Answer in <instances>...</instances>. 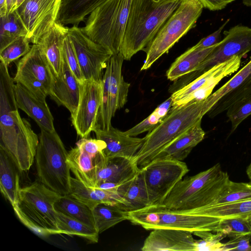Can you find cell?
I'll use <instances>...</instances> for the list:
<instances>
[{"mask_svg": "<svg viewBox=\"0 0 251 251\" xmlns=\"http://www.w3.org/2000/svg\"><path fill=\"white\" fill-rule=\"evenodd\" d=\"M79 86V102L76 110L71 114V120L77 134L87 138L96 126L101 101L102 83L84 80Z\"/></svg>", "mask_w": 251, "mask_h": 251, "instance_id": "16", "label": "cell"}, {"mask_svg": "<svg viewBox=\"0 0 251 251\" xmlns=\"http://www.w3.org/2000/svg\"><path fill=\"white\" fill-rule=\"evenodd\" d=\"M207 113L204 100L171 108L161 123L144 137L145 141L134 161L140 169L144 167L171 142L201 121Z\"/></svg>", "mask_w": 251, "mask_h": 251, "instance_id": "3", "label": "cell"}, {"mask_svg": "<svg viewBox=\"0 0 251 251\" xmlns=\"http://www.w3.org/2000/svg\"><path fill=\"white\" fill-rule=\"evenodd\" d=\"M67 28L63 34L62 40V52L71 70L75 75L79 83L84 80L79 63L72 43L68 34Z\"/></svg>", "mask_w": 251, "mask_h": 251, "instance_id": "40", "label": "cell"}, {"mask_svg": "<svg viewBox=\"0 0 251 251\" xmlns=\"http://www.w3.org/2000/svg\"><path fill=\"white\" fill-rule=\"evenodd\" d=\"M203 8L211 11L220 10L235 0H198Z\"/></svg>", "mask_w": 251, "mask_h": 251, "instance_id": "46", "label": "cell"}, {"mask_svg": "<svg viewBox=\"0 0 251 251\" xmlns=\"http://www.w3.org/2000/svg\"><path fill=\"white\" fill-rule=\"evenodd\" d=\"M15 93L18 108L31 118L40 129L55 130L53 118L46 100L38 99L20 83L15 84Z\"/></svg>", "mask_w": 251, "mask_h": 251, "instance_id": "21", "label": "cell"}, {"mask_svg": "<svg viewBox=\"0 0 251 251\" xmlns=\"http://www.w3.org/2000/svg\"><path fill=\"white\" fill-rule=\"evenodd\" d=\"M7 13L6 0H0V16H4Z\"/></svg>", "mask_w": 251, "mask_h": 251, "instance_id": "47", "label": "cell"}, {"mask_svg": "<svg viewBox=\"0 0 251 251\" xmlns=\"http://www.w3.org/2000/svg\"><path fill=\"white\" fill-rule=\"evenodd\" d=\"M16 1L17 0H13L12 1V6H11V10L13 8V7L14 6L16 2Z\"/></svg>", "mask_w": 251, "mask_h": 251, "instance_id": "50", "label": "cell"}, {"mask_svg": "<svg viewBox=\"0 0 251 251\" xmlns=\"http://www.w3.org/2000/svg\"><path fill=\"white\" fill-rule=\"evenodd\" d=\"M132 0H106L86 18L82 28L112 54L120 52Z\"/></svg>", "mask_w": 251, "mask_h": 251, "instance_id": "8", "label": "cell"}, {"mask_svg": "<svg viewBox=\"0 0 251 251\" xmlns=\"http://www.w3.org/2000/svg\"><path fill=\"white\" fill-rule=\"evenodd\" d=\"M251 94V76L239 88L226 95L217 103L218 110L226 111L231 105L243 98Z\"/></svg>", "mask_w": 251, "mask_h": 251, "instance_id": "42", "label": "cell"}, {"mask_svg": "<svg viewBox=\"0 0 251 251\" xmlns=\"http://www.w3.org/2000/svg\"><path fill=\"white\" fill-rule=\"evenodd\" d=\"M127 220L146 230L168 228L190 231L219 232L222 220L205 214L203 206L191 209H171L161 204L126 211Z\"/></svg>", "mask_w": 251, "mask_h": 251, "instance_id": "5", "label": "cell"}, {"mask_svg": "<svg viewBox=\"0 0 251 251\" xmlns=\"http://www.w3.org/2000/svg\"><path fill=\"white\" fill-rule=\"evenodd\" d=\"M226 116L231 124V132L251 115V94L231 105L226 110Z\"/></svg>", "mask_w": 251, "mask_h": 251, "instance_id": "39", "label": "cell"}, {"mask_svg": "<svg viewBox=\"0 0 251 251\" xmlns=\"http://www.w3.org/2000/svg\"><path fill=\"white\" fill-rule=\"evenodd\" d=\"M229 21L227 19L216 31L207 36L201 39L194 47L197 49H205L212 47L219 43L221 40V33L226 25Z\"/></svg>", "mask_w": 251, "mask_h": 251, "instance_id": "45", "label": "cell"}, {"mask_svg": "<svg viewBox=\"0 0 251 251\" xmlns=\"http://www.w3.org/2000/svg\"><path fill=\"white\" fill-rule=\"evenodd\" d=\"M30 41L25 36H22L0 50V62L8 67L9 64L25 55L31 49Z\"/></svg>", "mask_w": 251, "mask_h": 251, "instance_id": "38", "label": "cell"}, {"mask_svg": "<svg viewBox=\"0 0 251 251\" xmlns=\"http://www.w3.org/2000/svg\"><path fill=\"white\" fill-rule=\"evenodd\" d=\"M192 233L184 230L159 228L152 230L144 242L143 251H196Z\"/></svg>", "mask_w": 251, "mask_h": 251, "instance_id": "17", "label": "cell"}, {"mask_svg": "<svg viewBox=\"0 0 251 251\" xmlns=\"http://www.w3.org/2000/svg\"><path fill=\"white\" fill-rule=\"evenodd\" d=\"M220 163L180 180L160 204L171 209L186 210L213 204L230 181Z\"/></svg>", "mask_w": 251, "mask_h": 251, "instance_id": "4", "label": "cell"}, {"mask_svg": "<svg viewBox=\"0 0 251 251\" xmlns=\"http://www.w3.org/2000/svg\"><path fill=\"white\" fill-rule=\"evenodd\" d=\"M35 161L39 181L60 195L70 192V167L67 151L56 132L40 129Z\"/></svg>", "mask_w": 251, "mask_h": 251, "instance_id": "7", "label": "cell"}, {"mask_svg": "<svg viewBox=\"0 0 251 251\" xmlns=\"http://www.w3.org/2000/svg\"><path fill=\"white\" fill-rule=\"evenodd\" d=\"M225 37L211 52L196 68L195 72L176 81L175 86L179 89L214 66L235 56L243 57L251 51V27L238 25L224 31Z\"/></svg>", "mask_w": 251, "mask_h": 251, "instance_id": "12", "label": "cell"}, {"mask_svg": "<svg viewBox=\"0 0 251 251\" xmlns=\"http://www.w3.org/2000/svg\"><path fill=\"white\" fill-rule=\"evenodd\" d=\"M182 0H132L120 50L124 60L145 50Z\"/></svg>", "mask_w": 251, "mask_h": 251, "instance_id": "2", "label": "cell"}, {"mask_svg": "<svg viewBox=\"0 0 251 251\" xmlns=\"http://www.w3.org/2000/svg\"><path fill=\"white\" fill-rule=\"evenodd\" d=\"M251 236L248 235L229 238L227 242L224 243L223 251H251Z\"/></svg>", "mask_w": 251, "mask_h": 251, "instance_id": "44", "label": "cell"}, {"mask_svg": "<svg viewBox=\"0 0 251 251\" xmlns=\"http://www.w3.org/2000/svg\"><path fill=\"white\" fill-rule=\"evenodd\" d=\"M80 150L86 152L91 156L96 157L99 154L102 152L106 148L105 143L98 139H87L81 138L76 143Z\"/></svg>", "mask_w": 251, "mask_h": 251, "instance_id": "43", "label": "cell"}, {"mask_svg": "<svg viewBox=\"0 0 251 251\" xmlns=\"http://www.w3.org/2000/svg\"><path fill=\"white\" fill-rule=\"evenodd\" d=\"M57 217L60 234L77 236L93 243L98 242L100 233L96 228L58 212Z\"/></svg>", "mask_w": 251, "mask_h": 251, "instance_id": "32", "label": "cell"}, {"mask_svg": "<svg viewBox=\"0 0 251 251\" xmlns=\"http://www.w3.org/2000/svg\"><path fill=\"white\" fill-rule=\"evenodd\" d=\"M54 208L57 212L96 228L92 209L69 195H60L54 203Z\"/></svg>", "mask_w": 251, "mask_h": 251, "instance_id": "30", "label": "cell"}, {"mask_svg": "<svg viewBox=\"0 0 251 251\" xmlns=\"http://www.w3.org/2000/svg\"><path fill=\"white\" fill-rule=\"evenodd\" d=\"M149 205L160 204L175 186L189 172L185 163L169 158H157L140 168Z\"/></svg>", "mask_w": 251, "mask_h": 251, "instance_id": "11", "label": "cell"}, {"mask_svg": "<svg viewBox=\"0 0 251 251\" xmlns=\"http://www.w3.org/2000/svg\"><path fill=\"white\" fill-rule=\"evenodd\" d=\"M96 187L102 182L124 183L133 178L140 169L133 159L124 157H106L103 151L96 160Z\"/></svg>", "mask_w": 251, "mask_h": 251, "instance_id": "19", "label": "cell"}, {"mask_svg": "<svg viewBox=\"0 0 251 251\" xmlns=\"http://www.w3.org/2000/svg\"><path fill=\"white\" fill-rule=\"evenodd\" d=\"M203 6L198 0H182L146 48V58L141 71L149 69L191 29L201 15Z\"/></svg>", "mask_w": 251, "mask_h": 251, "instance_id": "9", "label": "cell"}, {"mask_svg": "<svg viewBox=\"0 0 251 251\" xmlns=\"http://www.w3.org/2000/svg\"><path fill=\"white\" fill-rule=\"evenodd\" d=\"M68 34L75 50L84 80L102 81V72L113 55L91 40L78 26L68 27Z\"/></svg>", "mask_w": 251, "mask_h": 251, "instance_id": "15", "label": "cell"}, {"mask_svg": "<svg viewBox=\"0 0 251 251\" xmlns=\"http://www.w3.org/2000/svg\"><path fill=\"white\" fill-rule=\"evenodd\" d=\"M201 238L196 241V251H223L224 243L221 241L226 236L221 232H200L194 234Z\"/></svg>", "mask_w": 251, "mask_h": 251, "instance_id": "41", "label": "cell"}, {"mask_svg": "<svg viewBox=\"0 0 251 251\" xmlns=\"http://www.w3.org/2000/svg\"><path fill=\"white\" fill-rule=\"evenodd\" d=\"M242 2L245 6L248 7L251 6V0H242Z\"/></svg>", "mask_w": 251, "mask_h": 251, "instance_id": "49", "label": "cell"}, {"mask_svg": "<svg viewBox=\"0 0 251 251\" xmlns=\"http://www.w3.org/2000/svg\"><path fill=\"white\" fill-rule=\"evenodd\" d=\"M18 171L10 156L0 148V189L2 195L12 206L17 201L21 188Z\"/></svg>", "mask_w": 251, "mask_h": 251, "instance_id": "27", "label": "cell"}, {"mask_svg": "<svg viewBox=\"0 0 251 251\" xmlns=\"http://www.w3.org/2000/svg\"><path fill=\"white\" fill-rule=\"evenodd\" d=\"M201 123V121L199 122L176 138L155 158H169L182 161L204 138L205 133Z\"/></svg>", "mask_w": 251, "mask_h": 251, "instance_id": "23", "label": "cell"}, {"mask_svg": "<svg viewBox=\"0 0 251 251\" xmlns=\"http://www.w3.org/2000/svg\"><path fill=\"white\" fill-rule=\"evenodd\" d=\"M248 221L249 222V223L251 226V215L250 216H249L248 217Z\"/></svg>", "mask_w": 251, "mask_h": 251, "instance_id": "51", "label": "cell"}, {"mask_svg": "<svg viewBox=\"0 0 251 251\" xmlns=\"http://www.w3.org/2000/svg\"><path fill=\"white\" fill-rule=\"evenodd\" d=\"M250 197L251 182H236L230 180L214 204L234 202Z\"/></svg>", "mask_w": 251, "mask_h": 251, "instance_id": "36", "label": "cell"}, {"mask_svg": "<svg viewBox=\"0 0 251 251\" xmlns=\"http://www.w3.org/2000/svg\"><path fill=\"white\" fill-rule=\"evenodd\" d=\"M251 76V59L227 82L204 100L208 111L223 97L241 86Z\"/></svg>", "mask_w": 251, "mask_h": 251, "instance_id": "33", "label": "cell"}, {"mask_svg": "<svg viewBox=\"0 0 251 251\" xmlns=\"http://www.w3.org/2000/svg\"><path fill=\"white\" fill-rule=\"evenodd\" d=\"M118 206L125 211H131L149 205L148 195L141 170L130 180L119 188Z\"/></svg>", "mask_w": 251, "mask_h": 251, "instance_id": "22", "label": "cell"}, {"mask_svg": "<svg viewBox=\"0 0 251 251\" xmlns=\"http://www.w3.org/2000/svg\"><path fill=\"white\" fill-rule=\"evenodd\" d=\"M61 0H25L12 12L26 32L30 43L36 44L56 22Z\"/></svg>", "mask_w": 251, "mask_h": 251, "instance_id": "14", "label": "cell"}, {"mask_svg": "<svg viewBox=\"0 0 251 251\" xmlns=\"http://www.w3.org/2000/svg\"><path fill=\"white\" fill-rule=\"evenodd\" d=\"M16 66L14 82L22 85L38 99L46 100L50 94L52 71L37 44L32 45Z\"/></svg>", "mask_w": 251, "mask_h": 251, "instance_id": "13", "label": "cell"}, {"mask_svg": "<svg viewBox=\"0 0 251 251\" xmlns=\"http://www.w3.org/2000/svg\"></svg>", "mask_w": 251, "mask_h": 251, "instance_id": "52", "label": "cell"}, {"mask_svg": "<svg viewBox=\"0 0 251 251\" xmlns=\"http://www.w3.org/2000/svg\"><path fill=\"white\" fill-rule=\"evenodd\" d=\"M106 0H61L56 22L78 26Z\"/></svg>", "mask_w": 251, "mask_h": 251, "instance_id": "25", "label": "cell"}, {"mask_svg": "<svg viewBox=\"0 0 251 251\" xmlns=\"http://www.w3.org/2000/svg\"><path fill=\"white\" fill-rule=\"evenodd\" d=\"M62 68L59 75L52 72V80L49 96L58 105L66 108L73 114L79 100V82L71 70L63 54Z\"/></svg>", "mask_w": 251, "mask_h": 251, "instance_id": "20", "label": "cell"}, {"mask_svg": "<svg viewBox=\"0 0 251 251\" xmlns=\"http://www.w3.org/2000/svg\"><path fill=\"white\" fill-rule=\"evenodd\" d=\"M124 60L119 52L113 54L107 62L102 79L101 104L95 128L109 129L116 111L127 102L130 84L124 80L122 74Z\"/></svg>", "mask_w": 251, "mask_h": 251, "instance_id": "10", "label": "cell"}, {"mask_svg": "<svg viewBox=\"0 0 251 251\" xmlns=\"http://www.w3.org/2000/svg\"><path fill=\"white\" fill-rule=\"evenodd\" d=\"M25 0H17L16 2L13 7V8L10 10L9 13L12 12L15 9H16L19 5L21 4V3L24 1Z\"/></svg>", "mask_w": 251, "mask_h": 251, "instance_id": "48", "label": "cell"}, {"mask_svg": "<svg viewBox=\"0 0 251 251\" xmlns=\"http://www.w3.org/2000/svg\"><path fill=\"white\" fill-rule=\"evenodd\" d=\"M26 32L21 23L13 13L0 17V50Z\"/></svg>", "mask_w": 251, "mask_h": 251, "instance_id": "35", "label": "cell"}, {"mask_svg": "<svg viewBox=\"0 0 251 251\" xmlns=\"http://www.w3.org/2000/svg\"><path fill=\"white\" fill-rule=\"evenodd\" d=\"M15 85L8 66L0 62V148L10 156L20 171H26L35 160L39 137L30 123L21 117Z\"/></svg>", "mask_w": 251, "mask_h": 251, "instance_id": "1", "label": "cell"}, {"mask_svg": "<svg viewBox=\"0 0 251 251\" xmlns=\"http://www.w3.org/2000/svg\"><path fill=\"white\" fill-rule=\"evenodd\" d=\"M93 131L97 139L105 143L103 152L107 158L133 159L145 141V137L130 136L112 126L108 130L95 128Z\"/></svg>", "mask_w": 251, "mask_h": 251, "instance_id": "18", "label": "cell"}, {"mask_svg": "<svg viewBox=\"0 0 251 251\" xmlns=\"http://www.w3.org/2000/svg\"><path fill=\"white\" fill-rule=\"evenodd\" d=\"M92 212L95 227L100 234L125 220H127L126 211L116 205L100 203L96 205Z\"/></svg>", "mask_w": 251, "mask_h": 251, "instance_id": "31", "label": "cell"}, {"mask_svg": "<svg viewBox=\"0 0 251 251\" xmlns=\"http://www.w3.org/2000/svg\"><path fill=\"white\" fill-rule=\"evenodd\" d=\"M72 197L84 203L92 209L100 203L117 205V196L101 189L89 187L82 181L71 177L70 192Z\"/></svg>", "mask_w": 251, "mask_h": 251, "instance_id": "29", "label": "cell"}, {"mask_svg": "<svg viewBox=\"0 0 251 251\" xmlns=\"http://www.w3.org/2000/svg\"><path fill=\"white\" fill-rule=\"evenodd\" d=\"M218 44L205 49H197L194 46L189 49L172 64L166 72L167 78L171 81H176L195 72Z\"/></svg>", "mask_w": 251, "mask_h": 251, "instance_id": "26", "label": "cell"}, {"mask_svg": "<svg viewBox=\"0 0 251 251\" xmlns=\"http://www.w3.org/2000/svg\"><path fill=\"white\" fill-rule=\"evenodd\" d=\"M60 195L40 181L21 188L12 206L21 222L36 234L47 237L60 234L54 203Z\"/></svg>", "mask_w": 251, "mask_h": 251, "instance_id": "6", "label": "cell"}, {"mask_svg": "<svg viewBox=\"0 0 251 251\" xmlns=\"http://www.w3.org/2000/svg\"><path fill=\"white\" fill-rule=\"evenodd\" d=\"M229 238L251 236V226L248 217H238L222 219L220 231Z\"/></svg>", "mask_w": 251, "mask_h": 251, "instance_id": "37", "label": "cell"}, {"mask_svg": "<svg viewBox=\"0 0 251 251\" xmlns=\"http://www.w3.org/2000/svg\"><path fill=\"white\" fill-rule=\"evenodd\" d=\"M68 27L56 22L36 44L46 57L53 74L59 75L62 64V40Z\"/></svg>", "mask_w": 251, "mask_h": 251, "instance_id": "24", "label": "cell"}, {"mask_svg": "<svg viewBox=\"0 0 251 251\" xmlns=\"http://www.w3.org/2000/svg\"><path fill=\"white\" fill-rule=\"evenodd\" d=\"M98 155L92 157L77 146L72 148L68 154L67 161L75 178L93 188L96 184V165Z\"/></svg>", "mask_w": 251, "mask_h": 251, "instance_id": "28", "label": "cell"}, {"mask_svg": "<svg viewBox=\"0 0 251 251\" xmlns=\"http://www.w3.org/2000/svg\"><path fill=\"white\" fill-rule=\"evenodd\" d=\"M172 99L170 97L158 105L146 118L128 130L124 131L130 136H136L155 128L165 118L172 107Z\"/></svg>", "mask_w": 251, "mask_h": 251, "instance_id": "34", "label": "cell"}]
</instances>
